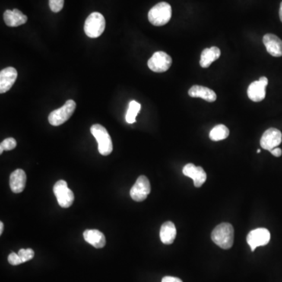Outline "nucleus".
<instances>
[{
	"mask_svg": "<svg viewBox=\"0 0 282 282\" xmlns=\"http://www.w3.org/2000/svg\"><path fill=\"white\" fill-rule=\"evenodd\" d=\"M282 141V134L280 130L270 128L266 130L260 140V145L265 150H270L277 147Z\"/></svg>",
	"mask_w": 282,
	"mask_h": 282,
	"instance_id": "nucleus-11",
	"label": "nucleus"
},
{
	"mask_svg": "<svg viewBox=\"0 0 282 282\" xmlns=\"http://www.w3.org/2000/svg\"><path fill=\"white\" fill-rule=\"evenodd\" d=\"M64 0H49V8L53 12H60L64 7Z\"/></svg>",
	"mask_w": 282,
	"mask_h": 282,
	"instance_id": "nucleus-25",
	"label": "nucleus"
},
{
	"mask_svg": "<svg viewBox=\"0 0 282 282\" xmlns=\"http://www.w3.org/2000/svg\"><path fill=\"white\" fill-rule=\"evenodd\" d=\"M267 52L273 57L282 56V40L274 34H267L263 39Z\"/></svg>",
	"mask_w": 282,
	"mask_h": 282,
	"instance_id": "nucleus-14",
	"label": "nucleus"
},
{
	"mask_svg": "<svg viewBox=\"0 0 282 282\" xmlns=\"http://www.w3.org/2000/svg\"><path fill=\"white\" fill-rule=\"evenodd\" d=\"M172 17V7L166 2L159 3L150 9L148 20L153 25L162 26L167 24Z\"/></svg>",
	"mask_w": 282,
	"mask_h": 282,
	"instance_id": "nucleus-3",
	"label": "nucleus"
},
{
	"mask_svg": "<svg viewBox=\"0 0 282 282\" xmlns=\"http://www.w3.org/2000/svg\"><path fill=\"white\" fill-rule=\"evenodd\" d=\"M183 173L194 181V187L200 188L206 181V172L200 166H195L192 163H188L183 169Z\"/></svg>",
	"mask_w": 282,
	"mask_h": 282,
	"instance_id": "nucleus-12",
	"label": "nucleus"
},
{
	"mask_svg": "<svg viewBox=\"0 0 282 282\" xmlns=\"http://www.w3.org/2000/svg\"><path fill=\"white\" fill-rule=\"evenodd\" d=\"M188 94L191 97H199L208 102H214L217 97L213 90L201 86H193L188 91Z\"/></svg>",
	"mask_w": 282,
	"mask_h": 282,
	"instance_id": "nucleus-17",
	"label": "nucleus"
},
{
	"mask_svg": "<svg viewBox=\"0 0 282 282\" xmlns=\"http://www.w3.org/2000/svg\"><path fill=\"white\" fill-rule=\"evenodd\" d=\"M4 230V225L3 222H0V235H2Z\"/></svg>",
	"mask_w": 282,
	"mask_h": 282,
	"instance_id": "nucleus-29",
	"label": "nucleus"
},
{
	"mask_svg": "<svg viewBox=\"0 0 282 282\" xmlns=\"http://www.w3.org/2000/svg\"><path fill=\"white\" fill-rule=\"evenodd\" d=\"M83 237L86 242L96 248H104L106 244L105 235L98 230H86Z\"/></svg>",
	"mask_w": 282,
	"mask_h": 282,
	"instance_id": "nucleus-18",
	"label": "nucleus"
},
{
	"mask_svg": "<svg viewBox=\"0 0 282 282\" xmlns=\"http://www.w3.org/2000/svg\"><path fill=\"white\" fill-rule=\"evenodd\" d=\"M270 153H271L273 156H275V157H280L282 155L281 149L278 148V147H275V148L270 150Z\"/></svg>",
	"mask_w": 282,
	"mask_h": 282,
	"instance_id": "nucleus-28",
	"label": "nucleus"
},
{
	"mask_svg": "<svg viewBox=\"0 0 282 282\" xmlns=\"http://www.w3.org/2000/svg\"><path fill=\"white\" fill-rule=\"evenodd\" d=\"M230 134L228 128L224 125H217L210 131V138L213 141L225 140Z\"/></svg>",
	"mask_w": 282,
	"mask_h": 282,
	"instance_id": "nucleus-21",
	"label": "nucleus"
},
{
	"mask_svg": "<svg viewBox=\"0 0 282 282\" xmlns=\"http://www.w3.org/2000/svg\"><path fill=\"white\" fill-rule=\"evenodd\" d=\"M268 85V80L266 77L260 78L258 81L253 82L248 86V96L254 102L262 101L266 96V87Z\"/></svg>",
	"mask_w": 282,
	"mask_h": 282,
	"instance_id": "nucleus-10",
	"label": "nucleus"
},
{
	"mask_svg": "<svg viewBox=\"0 0 282 282\" xmlns=\"http://www.w3.org/2000/svg\"><path fill=\"white\" fill-rule=\"evenodd\" d=\"M75 108H76V103L74 100H67L64 106L61 107L59 109L53 111L49 114L48 118L49 123L54 126L62 125L72 116Z\"/></svg>",
	"mask_w": 282,
	"mask_h": 282,
	"instance_id": "nucleus-5",
	"label": "nucleus"
},
{
	"mask_svg": "<svg viewBox=\"0 0 282 282\" xmlns=\"http://www.w3.org/2000/svg\"><path fill=\"white\" fill-rule=\"evenodd\" d=\"M8 262L13 266H17L23 264L22 260L20 258L18 254L15 253V252H12L9 255Z\"/></svg>",
	"mask_w": 282,
	"mask_h": 282,
	"instance_id": "nucleus-26",
	"label": "nucleus"
},
{
	"mask_svg": "<svg viewBox=\"0 0 282 282\" xmlns=\"http://www.w3.org/2000/svg\"><path fill=\"white\" fill-rule=\"evenodd\" d=\"M105 17L100 13H92L85 21V33L90 38L99 37L105 31Z\"/></svg>",
	"mask_w": 282,
	"mask_h": 282,
	"instance_id": "nucleus-4",
	"label": "nucleus"
},
{
	"mask_svg": "<svg viewBox=\"0 0 282 282\" xmlns=\"http://www.w3.org/2000/svg\"><path fill=\"white\" fill-rule=\"evenodd\" d=\"M279 16H280V19L282 22V2L280 4V10H279Z\"/></svg>",
	"mask_w": 282,
	"mask_h": 282,
	"instance_id": "nucleus-30",
	"label": "nucleus"
},
{
	"mask_svg": "<svg viewBox=\"0 0 282 282\" xmlns=\"http://www.w3.org/2000/svg\"><path fill=\"white\" fill-rule=\"evenodd\" d=\"M19 257L22 260L23 263L28 262L29 260H32L35 257V252L32 250V248H21L18 252Z\"/></svg>",
	"mask_w": 282,
	"mask_h": 282,
	"instance_id": "nucleus-24",
	"label": "nucleus"
},
{
	"mask_svg": "<svg viewBox=\"0 0 282 282\" xmlns=\"http://www.w3.org/2000/svg\"><path fill=\"white\" fill-rule=\"evenodd\" d=\"M172 60L169 54L163 51H158L147 61L148 68L155 72L162 73L168 71L172 65Z\"/></svg>",
	"mask_w": 282,
	"mask_h": 282,
	"instance_id": "nucleus-7",
	"label": "nucleus"
},
{
	"mask_svg": "<svg viewBox=\"0 0 282 282\" xmlns=\"http://www.w3.org/2000/svg\"><path fill=\"white\" fill-rule=\"evenodd\" d=\"M150 192V184L145 176H140L130 190V196L136 201H143Z\"/></svg>",
	"mask_w": 282,
	"mask_h": 282,
	"instance_id": "nucleus-8",
	"label": "nucleus"
},
{
	"mask_svg": "<svg viewBox=\"0 0 282 282\" xmlns=\"http://www.w3.org/2000/svg\"><path fill=\"white\" fill-rule=\"evenodd\" d=\"M257 153H258V154H259V153H260V149H258V150H257Z\"/></svg>",
	"mask_w": 282,
	"mask_h": 282,
	"instance_id": "nucleus-31",
	"label": "nucleus"
},
{
	"mask_svg": "<svg viewBox=\"0 0 282 282\" xmlns=\"http://www.w3.org/2000/svg\"><path fill=\"white\" fill-rule=\"evenodd\" d=\"M270 240V234L267 229L257 228L249 232L247 236V242L252 252L259 246L267 245Z\"/></svg>",
	"mask_w": 282,
	"mask_h": 282,
	"instance_id": "nucleus-9",
	"label": "nucleus"
},
{
	"mask_svg": "<svg viewBox=\"0 0 282 282\" xmlns=\"http://www.w3.org/2000/svg\"><path fill=\"white\" fill-rule=\"evenodd\" d=\"M234 237L233 226L228 223H220L216 226L211 235L213 242L223 249H229L233 246Z\"/></svg>",
	"mask_w": 282,
	"mask_h": 282,
	"instance_id": "nucleus-1",
	"label": "nucleus"
},
{
	"mask_svg": "<svg viewBox=\"0 0 282 282\" xmlns=\"http://www.w3.org/2000/svg\"><path fill=\"white\" fill-rule=\"evenodd\" d=\"M4 19L6 24L9 27H18L27 22L28 17L20 10L14 9L13 10H6Z\"/></svg>",
	"mask_w": 282,
	"mask_h": 282,
	"instance_id": "nucleus-16",
	"label": "nucleus"
},
{
	"mask_svg": "<svg viewBox=\"0 0 282 282\" xmlns=\"http://www.w3.org/2000/svg\"><path fill=\"white\" fill-rule=\"evenodd\" d=\"M141 105L135 100H132L129 105V109L125 115V120L128 123L133 124L136 122V117L140 112Z\"/></svg>",
	"mask_w": 282,
	"mask_h": 282,
	"instance_id": "nucleus-22",
	"label": "nucleus"
},
{
	"mask_svg": "<svg viewBox=\"0 0 282 282\" xmlns=\"http://www.w3.org/2000/svg\"><path fill=\"white\" fill-rule=\"evenodd\" d=\"M162 282H183L181 279L178 277H170V276H166V277H163L162 280Z\"/></svg>",
	"mask_w": 282,
	"mask_h": 282,
	"instance_id": "nucleus-27",
	"label": "nucleus"
},
{
	"mask_svg": "<svg viewBox=\"0 0 282 282\" xmlns=\"http://www.w3.org/2000/svg\"><path fill=\"white\" fill-rule=\"evenodd\" d=\"M27 176L23 169H16L10 177V187L11 191L16 194L22 192L25 188Z\"/></svg>",
	"mask_w": 282,
	"mask_h": 282,
	"instance_id": "nucleus-15",
	"label": "nucleus"
},
{
	"mask_svg": "<svg viewBox=\"0 0 282 282\" xmlns=\"http://www.w3.org/2000/svg\"><path fill=\"white\" fill-rule=\"evenodd\" d=\"M54 193L58 199V204L62 208H69L74 202V194L68 188L66 181L61 180L54 184Z\"/></svg>",
	"mask_w": 282,
	"mask_h": 282,
	"instance_id": "nucleus-6",
	"label": "nucleus"
},
{
	"mask_svg": "<svg viewBox=\"0 0 282 282\" xmlns=\"http://www.w3.org/2000/svg\"><path fill=\"white\" fill-rule=\"evenodd\" d=\"M17 147V141L12 137L5 139L0 144V154L2 155L4 150H14Z\"/></svg>",
	"mask_w": 282,
	"mask_h": 282,
	"instance_id": "nucleus-23",
	"label": "nucleus"
},
{
	"mask_svg": "<svg viewBox=\"0 0 282 282\" xmlns=\"http://www.w3.org/2000/svg\"><path fill=\"white\" fill-rule=\"evenodd\" d=\"M220 54H221L220 49L216 46L204 49L201 53V59H200V65L201 68H206L210 67L213 61L220 58Z\"/></svg>",
	"mask_w": 282,
	"mask_h": 282,
	"instance_id": "nucleus-20",
	"label": "nucleus"
},
{
	"mask_svg": "<svg viewBox=\"0 0 282 282\" xmlns=\"http://www.w3.org/2000/svg\"><path fill=\"white\" fill-rule=\"evenodd\" d=\"M176 236V229L174 223L167 221L162 224L160 230V239L165 245H171Z\"/></svg>",
	"mask_w": 282,
	"mask_h": 282,
	"instance_id": "nucleus-19",
	"label": "nucleus"
},
{
	"mask_svg": "<svg viewBox=\"0 0 282 282\" xmlns=\"http://www.w3.org/2000/svg\"><path fill=\"white\" fill-rule=\"evenodd\" d=\"M91 134L98 143V150L102 156H109L113 150L112 138L106 129L100 124H95L90 128Z\"/></svg>",
	"mask_w": 282,
	"mask_h": 282,
	"instance_id": "nucleus-2",
	"label": "nucleus"
},
{
	"mask_svg": "<svg viewBox=\"0 0 282 282\" xmlns=\"http://www.w3.org/2000/svg\"><path fill=\"white\" fill-rule=\"evenodd\" d=\"M17 78V71L13 67H8L0 71V93H5L11 89Z\"/></svg>",
	"mask_w": 282,
	"mask_h": 282,
	"instance_id": "nucleus-13",
	"label": "nucleus"
}]
</instances>
